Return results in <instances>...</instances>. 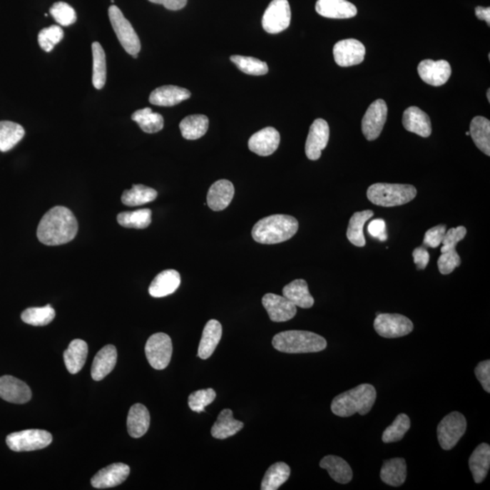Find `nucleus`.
Masks as SVG:
<instances>
[{
	"label": "nucleus",
	"mask_w": 490,
	"mask_h": 490,
	"mask_svg": "<svg viewBox=\"0 0 490 490\" xmlns=\"http://www.w3.org/2000/svg\"><path fill=\"white\" fill-rule=\"evenodd\" d=\"M183 138L196 140L206 134L209 128V119L203 115H193L183 118L180 123Z\"/></svg>",
	"instance_id": "nucleus-36"
},
{
	"label": "nucleus",
	"mask_w": 490,
	"mask_h": 490,
	"mask_svg": "<svg viewBox=\"0 0 490 490\" xmlns=\"http://www.w3.org/2000/svg\"><path fill=\"white\" fill-rule=\"evenodd\" d=\"M446 225H439L426 232L423 245L425 247L437 248L441 245L443 238L446 233Z\"/></svg>",
	"instance_id": "nucleus-51"
},
{
	"label": "nucleus",
	"mask_w": 490,
	"mask_h": 490,
	"mask_svg": "<svg viewBox=\"0 0 490 490\" xmlns=\"http://www.w3.org/2000/svg\"><path fill=\"white\" fill-rule=\"evenodd\" d=\"M158 193L155 189L143 185H134L131 190H126L122 195V203L128 206H138L155 201Z\"/></svg>",
	"instance_id": "nucleus-40"
},
{
	"label": "nucleus",
	"mask_w": 490,
	"mask_h": 490,
	"mask_svg": "<svg viewBox=\"0 0 490 490\" xmlns=\"http://www.w3.org/2000/svg\"><path fill=\"white\" fill-rule=\"evenodd\" d=\"M282 295L296 307L309 309L315 305V299L310 293L307 282L305 280L298 279L290 282L282 289Z\"/></svg>",
	"instance_id": "nucleus-27"
},
{
	"label": "nucleus",
	"mask_w": 490,
	"mask_h": 490,
	"mask_svg": "<svg viewBox=\"0 0 490 490\" xmlns=\"http://www.w3.org/2000/svg\"><path fill=\"white\" fill-rule=\"evenodd\" d=\"M243 423L233 418L230 409H223L218 416L215 424L212 427L211 434L213 438L225 439L230 438L243 428Z\"/></svg>",
	"instance_id": "nucleus-30"
},
{
	"label": "nucleus",
	"mask_w": 490,
	"mask_h": 490,
	"mask_svg": "<svg viewBox=\"0 0 490 490\" xmlns=\"http://www.w3.org/2000/svg\"><path fill=\"white\" fill-rule=\"evenodd\" d=\"M417 190L411 185L399 183H374L367 191V198L373 205L394 208L406 205L416 198Z\"/></svg>",
	"instance_id": "nucleus-5"
},
{
	"label": "nucleus",
	"mask_w": 490,
	"mask_h": 490,
	"mask_svg": "<svg viewBox=\"0 0 490 490\" xmlns=\"http://www.w3.org/2000/svg\"><path fill=\"white\" fill-rule=\"evenodd\" d=\"M146 355L149 364L161 371L169 365L173 353L172 340L163 332L155 333L146 342Z\"/></svg>",
	"instance_id": "nucleus-9"
},
{
	"label": "nucleus",
	"mask_w": 490,
	"mask_h": 490,
	"mask_svg": "<svg viewBox=\"0 0 490 490\" xmlns=\"http://www.w3.org/2000/svg\"><path fill=\"white\" fill-rule=\"evenodd\" d=\"M55 317V310L49 305L44 306V307L26 309L21 315L22 321L26 325L33 326L48 325Z\"/></svg>",
	"instance_id": "nucleus-43"
},
{
	"label": "nucleus",
	"mask_w": 490,
	"mask_h": 490,
	"mask_svg": "<svg viewBox=\"0 0 490 490\" xmlns=\"http://www.w3.org/2000/svg\"><path fill=\"white\" fill-rule=\"evenodd\" d=\"M320 466L326 469L336 482L347 484L351 482L353 476L352 469L348 462L340 456L329 455L320 462Z\"/></svg>",
	"instance_id": "nucleus-32"
},
{
	"label": "nucleus",
	"mask_w": 490,
	"mask_h": 490,
	"mask_svg": "<svg viewBox=\"0 0 490 490\" xmlns=\"http://www.w3.org/2000/svg\"><path fill=\"white\" fill-rule=\"evenodd\" d=\"M315 9L327 19H352L358 13L356 6L347 0H318Z\"/></svg>",
	"instance_id": "nucleus-20"
},
{
	"label": "nucleus",
	"mask_w": 490,
	"mask_h": 490,
	"mask_svg": "<svg viewBox=\"0 0 490 490\" xmlns=\"http://www.w3.org/2000/svg\"><path fill=\"white\" fill-rule=\"evenodd\" d=\"M475 375L479 382L481 383L483 389L488 393L490 392V361L479 362L475 369Z\"/></svg>",
	"instance_id": "nucleus-52"
},
{
	"label": "nucleus",
	"mask_w": 490,
	"mask_h": 490,
	"mask_svg": "<svg viewBox=\"0 0 490 490\" xmlns=\"http://www.w3.org/2000/svg\"><path fill=\"white\" fill-rule=\"evenodd\" d=\"M32 392L24 382L13 376L0 377V398L6 402L24 404L31 399Z\"/></svg>",
	"instance_id": "nucleus-17"
},
{
	"label": "nucleus",
	"mask_w": 490,
	"mask_h": 490,
	"mask_svg": "<svg viewBox=\"0 0 490 490\" xmlns=\"http://www.w3.org/2000/svg\"><path fill=\"white\" fill-rule=\"evenodd\" d=\"M50 14L59 25L68 26L76 21V13L71 6L66 2H56L49 10Z\"/></svg>",
	"instance_id": "nucleus-48"
},
{
	"label": "nucleus",
	"mask_w": 490,
	"mask_h": 490,
	"mask_svg": "<svg viewBox=\"0 0 490 490\" xmlns=\"http://www.w3.org/2000/svg\"><path fill=\"white\" fill-rule=\"evenodd\" d=\"M190 96L191 93L188 89L176 86H163L151 93L149 102L158 106H173L188 100Z\"/></svg>",
	"instance_id": "nucleus-24"
},
{
	"label": "nucleus",
	"mask_w": 490,
	"mask_h": 490,
	"mask_svg": "<svg viewBox=\"0 0 490 490\" xmlns=\"http://www.w3.org/2000/svg\"><path fill=\"white\" fill-rule=\"evenodd\" d=\"M388 108L384 100L378 99L367 110L362 122V130L367 140L373 141L381 136L384 126Z\"/></svg>",
	"instance_id": "nucleus-12"
},
{
	"label": "nucleus",
	"mask_w": 490,
	"mask_h": 490,
	"mask_svg": "<svg viewBox=\"0 0 490 490\" xmlns=\"http://www.w3.org/2000/svg\"><path fill=\"white\" fill-rule=\"evenodd\" d=\"M88 354V346L83 340L76 339L70 342L64 352V362L68 371L71 374L81 371Z\"/></svg>",
	"instance_id": "nucleus-28"
},
{
	"label": "nucleus",
	"mask_w": 490,
	"mask_h": 490,
	"mask_svg": "<svg viewBox=\"0 0 490 490\" xmlns=\"http://www.w3.org/2000/svg\"><path fill=\"white\" fill-rule=\"evenodd\" d=\"M231 61L238 66V69L245 74L251 76H263L269 71L268 66L265 62L251 56H232Z\"/></svg>",
	"instance_id": "nucleus-44"
},
{
	"label": "nucleus",
	"mask_w": 490,
	"mask_h": 490,
	"mask_svg": "<svg viewBox=\"0 0 490 490\" xmlns=\"http://www.w3.org/2000/svg\"><path fill=\"white\" fill-rule=\"evenodd\" d=\"M272 346L285 353H312L326 349L327 342L322 336L306 331H286L272 339Z\"/></svg>",
	"instance_id": "nucleus-4"
},
{
	"label": "nucleus",
	"mask_w": 490,
	"mask_h": 490,
	"mask_svg": "<svg viewBox=\"0 0 490 490\" xmlns=\"http://www.w3.org/2000/svg\"><path fill=\"white\" fill-rule=\"evenodd\" d=\"M223 328L221 323L216 320H210L203 329L201 342L198 348V356L206 359L215 352L216 347L221 341Z\"/></svg>",
	"instance_id": "nucleus-26"
},
{
	"label": "nucleus",
	"mask_w": 490,
	"mask_h": 490,
	"mask_svg": "<svg viewBox=\"0 0 490 490\" xmlns=\"http://www.w3.org/2000/svg\"><path fill=\"white\" fill-rule=\"evenodd\" d=\"M78 230L74 213L64 206H56L43 216L36 235L46 245H62L71 242Z\"/></svg>",
	"instance_id": "nucleus-1"
},
{
	"label": "nucleus",
	"mask_w": 490,
	"mask_h": 490,
	"mask_svg": "<svg viewBox=\"0 0 490 490\" xmlns=\"http://www.w3.org/2000/svg\"><path fill=\"white\" fill-rule=\"evenodd\" d=\"M476 18L481 20H484L488 25H490V9L483 8V6H476L475 9Z\"/></svg>",
	"instance_id": "nucleus-56"
},
{
	"label": "nucleus",
	"mask_w": 490,
	"mask_h": 490,
	"mask_svg": "<svg viewBox=\"0 0 490 490\" xmlns=\"http://www.w3.org/2000/svg\"><path fill=\"white\" fill-rule=\"evenodd\" d=\"M128 431L132 438H141L148 432L150 426V414L146 407L140 404L133 405L128 416Z\"/></svg>",
	"instance_id": "nucleus-29"
},
{
	"label": "nucleus",
	"mask_w": 490,
	"mask_h": 490,
	"mask_svg": "<svg viewBox=\"0 0 490 490\" xmlns=\"http://www.w3.org/2000/svg\"><path fill=\"white\" fill-rule=\"evenodd\" d=\"M132 120L138 123L140 128L148 134H155L163 128V118L149 108L138 110L132 115Z\"/></svg>",
	"instance_id": "nucleus-39"
},
{
	"label": "nucleus",
	"mask_w": 490,
	"mask_h": 490,
	"mask_svg": "<svg viewBox=\"0 0 490 490\" xmlns=\"http://www.w3.org/2000/svg\"><path fill=\"white\" fill-rule=\"evenodd\" d=\"M291 469L285 462L272 465L266 471L262 481V490H276L288 481Z\"/></svg>",
	"instance_id": "nucleus-38"
},
{
	"label": "nucleus",
	"mask_w": 490,
	"mask_h": 490,
	"mask_svg": "<svg viewBox=\"0 0 490 490\" xmlns=\"http://www.w3.org/2000/svg\"><path fill=\"white\" fill-rule=\"evenodd\" d=\"M490 466V446L486 443L476 446L469 458V469L476 483H481L486 479Z\"/></svg>",
	"instance_id": "nucleus-31"
},
{
	"label": "nucleus",
	"mask_w": 490,
	"mask_h": 490,
	"mask_svg": "<svg viewBox=\"0 0 490 490\" xmlns=\"http://www.w3.org/2000/svg\"><path fill=\"white\" fill-rule=\"evenodd\" d=\"M418 72L421 78L427 84L441 86L446 84L451 78V68L446 60L434 61V60L426 59L419 63Z\"/></svg>",
	"instance_id": "nucleus-16"
},
{
	"label": "nucleus",
	"mask_w": 490,
	"mask_h": 490,
	"mask_svg": "<svg viewBox=\"0 0 490 490\" xmlns=\"http://www.w3.org/2000/svg\"><path fill=\"white\" fill-rule=\"evenodd\" d=\"M280 141L281 136L277 130L269 126L253 134L249 139L248 146L256 155L269 156L278 149Z\"/></svg>",
	"instance_id": "nucleus-19"
},
{
	"label": "nucleus",
	"mask_w": 490,
	"mask_h": 490,
	"mask_svg": "<svg viewBox=\"0 0 490 490\" xmlns=\"http://www.w3.org/2000/svg\"><path fill=\"white\" fill-rule=\"evenodd\" d=\"M215 398L216 392L213 389L193 392L188 398L189 408L198 413L205 412V407L211 404Z\"/></svg>",
	"instance_id": "nucleus-47"
},
{
	"label": "nucleus",
	"mask_w": 490,
	"mask_h": 490,
	"mask_svg": "<svg viewBox=\"0 0 490 490\" xmlns=\"http://www.w3.org/2000/svg\"><path fill=\"white\" fill-rule=\"evenodd\" d=\"M108 16L120 44L133 58H138V53L141 50V43L131 23L125 18L121 10L115 5L110 6Z\"/></svg>",
	"instance_id": "nucleus-6"
},
{
	"label": "nucleus",
	"mask_w": 490,
	"mask_h": 490,
	"mask_svg": "<svg viewBox=\"0 0 490 490\" xmlns=\"http://www.w3.org/2000/svg\"><path fill=\"white\" fill-rule=\"evenodd\" d=\"M488 100H489V102H490V90L489 89L488 90Z\"/></svg>",
	"instance_id": "nucleus-57"
},
{
	"label": "nucleus",
	"mask_w": 490,
	"mask_h": 490,
	"mask_svg": "<svg viewBox=\"0 0 490 490\" xmlns=\"http://www.w3.org/2000/svg\"><path fill=\"white\" fill-rule=\"evenodd\" d=\"M471 136L476 148L484 153L486 155H490V122L489 119L483 116H476L471 123Z\"/></svg>",
	"instance_id": "nucleus-35"
},
{
	"label": "nucleus",
	"mask_w": 490,
	"mask_h": 490,
	"mask_svg": "<svg viewBox=\"0 0 490 490\" xmlns=\"http://www.w3.org/2000/svg\"><path fill=\"white\" fill-rule=\"evenodd\" d=\"M52 435L43 429H26L6 437V442L13 451H33L45 449L52 442Z\"/></svg>",
	"instance_id": "nucleus-7"
},
{
	"label": "nucleus",
	"mask_w": 490,
	"mask_h": 490,
	"mask_svg": "<svg viewBox=\"0 0 490 490\" xmlns=\"http://www.w3.org/2000/svg\"><path fill=\"white\" fill-rule=\"evenodd\" d=\"M365 46L359 40H341L333 46V56L337 65L347 68L361 64L364 60Z\"/></svg>",
	"instance_id": "nucleus-13"
},
{
	"label": "nucleus",
	"mask_w": 490,
	"mask_h": 490,
	"mask_svg": "<svg viewBox=\"0 0 490 490\" xmlns=\"http://www.w3.org/2000/svg\"><path fill=\"white\" fill-rule=\"evenodd\" d=\"M414 263L419 270H424L429 262V253L425 246H419L412 252Z\"/></svg>",
	"instance_id": "nucleus-54"
},
{
	"label": "nucleus",
	"mask_w": 490,
	"mask_h": 490,
	"mask_svg": "<svg viewBox=\"0 0 490 490\" xmlns=\"http://www.w3.org/2000/svg\"><path fill=\"white\" fill-rule=\"evenodd\" d=\"M368 231L372 238H378L379 241H386V223L382 219L373 220L368 226Z\"/></svg>",
	"instance_id": "nucleus-53"
},
{
	"label": "nucleus",
	"mask_w": 490,
	"mask_h": 490,
	"mask_svg": "<svg viewBox=\"0 0 490 490\" xmlns=\"http://www.w3.org/2000/svg\"><path fill=\"white\" fill-rule=\"evenodd\" d=\"M93 85L96 89L104 88L106 82V53L98 42L92 44Z\"/></svg>",
	"instance_id": "nucleus-41"
},
{
	"label": "nucleus",
	"mask_w": 490,
	"mask_h": 490,
	"mask_svg": "<svg viewBox=\"0 0 490 490\" xmlns=\"http://www.w3.org/2000/svg\"><path fill=\"white\" fill-rule=\"evenodd\" d=\"M413 323L406 316L398 313H377L374 329L379 336L387 339L399 338L413 331Z\"/></svg>",
	"instance_id": "nucleus-10"
},
{
	"label": "nucleus",
	"mask_w": 490,
	"mask_h": 490,
	"mask_svg": "<svg viewBox=\"0 0 490 490\" xmlns=\"http://www.w3.org/2000/svg\"><path fill=\"white\" fill-rule=\"evenodd\" d=\"M120 225L126 228L146 229L152 223V211L148 208L134 212H124L118 215Z\"/></svg>",
	"instance_id": "nucleus-42"
},
{
	"label": "nucleus",
	"mask_w": 490,
	"mask_h": 490,
	"mask_svg": "<svg viewBox=\"0 0 490 490\" xmlns=\"http://www.w3.org/2000/svg\"><path fill=\"white\" fill-rule=\"evenodd\" d=\"M466 235V229L464 226H459L446 231L441 243V253L456 250V245L465 238Z\"/></svg>",
	"instance_id": "nucleus-50"
},
{
	"label": "nucleus",
	"mask_w": 490,
	"mask_h": 490,
	"mask_svg": "<svg viewBox=\"0 0 490 490\" xmlns=\"http://www.w3.org/2000/svg\"><path fill=\"white\" fill-rule=\"evenodd\" d=\"M64 38V31L61 26H50L49 28L42 29L39 34V44L46 52H51L56 44Z\"/></svg>",
	"instance_id": "nucleus-46"
},
{
	"label": "nucleus",
	"mask_w": 490,
	"mask_h": 490,
	"mask_svg": "<svg viewBox=\"0 0 490 490\" xmlns=\"http://www.w3.org/2000/svg\"><path fill=\"white\" fill-rule=\"evenodd\" d=\"M409 428H411V419L404 413H402L396 417L392 424L383 432L382 441L393 443L402 441Z\"/></svg>",
	"instance_id": "nucleus-45"
},
{
	"label": "nucleus",
	"mask_w": 490,
	"mask_h": 490,
	"mask_svg": "<svg viewBox=\"0 0 490 490\" xmlns=\"http://www.w3.org/2000/svg\"><path fill=\"white\" fill-rule=\"evenodd\" d=\"M118 361V351L114 345H106L100 349L93 362L92 378L96 382L102 381L114 369Z\"/></svg>",
	"instance_id": "nucleus-25"
},
{
	"label": "nucleus",
	"mask_w": 490,
	"mask_h": 490,
	"mask_svg": "<svg viewBox=\"0 0 490 490\" xmlns=\"http://www.w3.org/2000/svg\"><path fill=\"white\" fill-rule=\"evenodd\" d=\"M461 263V259L459 257V253L456 252V250L442 252L438 260L439 272L444 275H449V273L454 271L456 267H459Z\"/></svg>",
	"instance_id": "nucleus-49"
},
{
	"label": "nucleus",
	"mask_w": 490,
	"mask_h": 490,
	"mask_svg": "<svg viewBox=\"0 0 490 490\" xmlns=\"http://www.w3.org/2000/svg\"><path fill=\"white\" fill-rule=\"evenodd\" d=\"M235 195V186L228 180L222 179L213 183L208 193V205L213 211L228 208Z\"/></svg>",
	"instance_id": "nucleus-21"
},
{
	"label": "nucleus",
	"mask_w": 490,
	"mask_h": 490,
	"mask_svg": "<svg viewBox=\"0 0 490 490\" xmlns=\"http://www.w3.org/2000/svg\"><path fill=\"white\" fill-rule=\"evenodd\" d=\"M373 216V212L371 210H365V211L357 212L352 216L349 220L348 229H347V238L352 243L353 245L358 246V247H364L366 245L364 233H363V228L368 220Z\"/></svg>",
	"instance_id": "nucleus-34"
},
{
	"label": "nucleus",
	"mask_w": 490,
	"mask_h": 490,
	"mask_svg": "<svg viewBox=\"0 0 490 490\" xmlns=\"http://www.w3.org/2000/svg\"><path fill=\"white\" fill-rule=\"evenodd\" d=\"M330 128L328 123L322 118L316 119L310 128L306 140L305 154L312 161L321 158L322 151L328 145Z\"/></svg>",
	"instance_id": "nucleus-14"
},
{
	"label": "nucleus",
	"mask_w": 490,
	"mask_h": 490,
	"mask_svg": "<svg viewBox=\"0 0 490 490\" xmlns=\"http://www.w3.org/2000/svg\"><path fill=\"white\" fill-rule=\"evenodd\" d=\"M263 307L267 311L270 319L275 322L290 321L297 313V308L285 296L267 293L262 300Z\"/></svg>",
	"instance_id": "nucleus-15"
},
{
	"label": "nucleus",
	"mask_w": 490,
	"mask_h": 490,
	"mask_svg": "<svg viewBox=\"0 0 490 490\" xmlns=\"http://www.w3.org/2000/svg\"><path fill=\"white\" fill-rule=\"evenodd\" d=\"M299 228L297 220L291 215H273L260 220L252 230L255 242L262 245H276L288 241Z\"/></svg>",
	"instance_id": "nucleus-2"
},
{
	"label": "nucleus",
	"mask_w": 490,
	"mask_h": 490,
	"mask_svg": "<svg viewBox=\"0 0 490 490\" xmlns=\"http://www.w3.org/2000/svg\"><path fill=\"white\" fill-rule=\"evenodd\" d=\"M155 4L163 5L169 10H180L188 4V0H149Z\"/></svg>",
	"instance_id": "nucleus-55"
},
{
	"label": "nucleus",
	"mask_w": 490,
	"mask_h": 490,
	"mask_svg": "<svg viewBox=\"0 0 490 490\" xmlns=\"http://www.w3.org/2000/svg\"><path fill=\"white\" fill-rule=\"evenodd\" d=\"M381 479L385 484L399 486L407 479V463L404 459L395 458L385 461L381 471Z\"/></svg>",
	"instance_id": "nucleus-33"
},
{
	"label": "nucleus",
	"mask_w": 490,
	"mask_h": 490,
	"mask_svg": "<svg viewBox=\"0 0 490 490\" xmlns=\"http://www.w3.org/2000/svg\"><path fill=\"white\" fill-rule=\"evenodd\" d=\"M25 130L11 121H0V151L8 152L14 148L24 138Z\"/></svg>",
	"instance_id": "nucleus-37"
},
{
	"label": "nucleus",
	"mask_w": 490,
	"mask_h": 490,
	"mask_svg": "<svg viewBox=\"0 0 490 490\" xmlns=\"http://www.w3.org/2000/svg\"><path fill=\"white\" fill-rule=\"evenodd\" d=\"M402 123L407 131L414 133L422 138H429L432 135L431 119L424 111L417 106H411L405 110Z\"/></svg>",
	"instance_id": "nucleus-23"
},
{
	"label": "nucleus",
	"mask_w": 490,
	"mask_h": 490,
	"mask_svg": "<svg viewBox=\"0 0 490 490\" xmlns=\"http://www.w3.org/2000/svg\"><path fill=\"white\" fill-rule=\"evenodd\" d=\"M130 468L124 463H115L102 469L91 479V484L99 489L114 488L126 481Z\"/></svg>",
	"instance_id": "nucleus-18"
},
{
	"label": "nucleus",
	"mask_w": 490,
	"mask_h": 490,
	"mask_svg": "<svg viewBox=\"0 0 490 490\" xmlns=\"http://www.w3.org/2000/svg\"><path fill=\"white\" fill-rule=\"evenodd\" d=\"M291 18L288 0H272L262 16V28L269 34H278L289 28Z\"/></svg>",
	"instance_id": "nucleus-11"
},
{
	"label": "nucleus",
	"mask_w": 490,
	"mask_h": 490,
	"mask_svg": "<svg viewBox=\"0 0 490 490\" xmlns=\"http://www.w3.org/2000/svg\"><path fill=\"white\" fill-rule=\"evenodd\" d=\"M376 398L374 387L371 384H361L335 397L332 402V412L333 414L343 418L356 413L362 416L366 415L372 411Z\"/></svg>",
	"instance_id": "nucleus-3"
},
{
	"label": "nucleus",
	"mask_w": 490,
	"mask_h": 490,
	"mask_svg": "<svg viewBox=\"0 0 490 490\" xmlns=\"http://www.w3.org/2000/svg\"><path fill=\"white\" fill-rule=\"evenodd\" d=\"M466 421L461 412L449 413L439 422L437 433L439 445L445 451H451L465 434Z\"/></svg>",
	"instance_id": "nucleus-8"
},
{
	"label": "nucleus",
	"mask_w": 490,
	"mask_h": 490,
	"mask_svg": "<svg viewBox=\"0 0 490 490\" xmlns=\"http://www.w3.org/2000/svg\"><path fill=\"white\" fill-rule=\"evenodd\" d=\"M181 285V276L175 270H165L156 275L149 286V295L154 298L165 297L172 295Z\"/></svg>",
	"instance_id": "nucleus-22"
}]
</instances>
